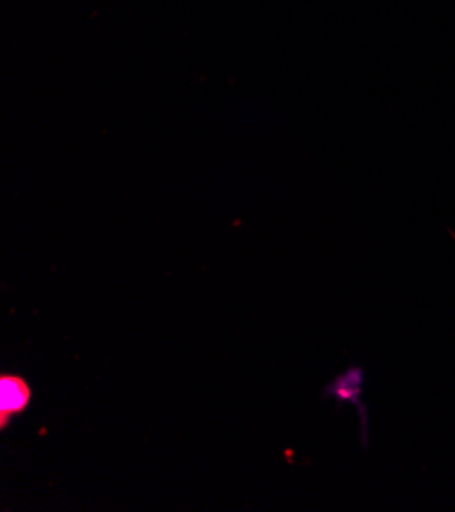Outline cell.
<instances>
[{"label": "cell", "instance_id": "7a4b0ae2", "mask_svg": "<svg viewBox=\"0 0 455 512\" xmlns=\"http://www.w3.org/2000/svg\"><path fill=\"white\" fill-rule=\"evenodd\" d=\"M31 386L25 378L15 374L0 376V429H7L9 423L23 415L31 404Z\"/></svg>", "mask_w": 455, "mask_h": 512}, {"label": "cell", "instance_id": "6da1fadb", "mask_svg": "<svg viewBox=\"0 0 455 512\" xmlns=\"http://www.w3.org/2000/svg\"><path fill=\"white\" fill-rule=\"evenodd\" d=\"M364 370L358 366H351L343 374H339L329 386L323 388V398H335L337 402H349L360 408L362 417V441L368 445V415L366 406L362 402V388H364Z\"/></svg>", "mask_w": 455, "mask_h": 512}]
</instances>
